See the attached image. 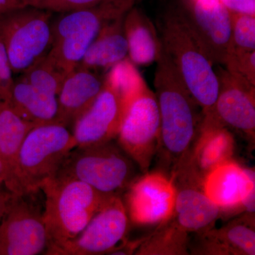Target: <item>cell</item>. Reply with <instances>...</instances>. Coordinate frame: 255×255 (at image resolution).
<instances>
[{"instance_id":"f1b7e54d","label":"cell","mask_w":255,"mask_h":255,"mask_svg":"<svg viewBox=\"0 0 255 255\" xmlns=\"http://www.w3.org/2000/svg\"><path fill=\"white\" fill-rule=\"evenodd\" d=\"M107 0H21V3L22 6H32L61 14L93 7Z\"/></svg>"},{"instance_id":"603a6c76","label":"cell","mask_w":255,"mask_h":255,"mask_svg":"<svg viewBox=\"0 0 255 255\" xmlns=\"http://www.w3.org/2000/svg\"><path fill=\"white\" fill-rule=\"evenodd\" d=\"M35 127L25 120L7 102L0 104V159L9 173L10 191L17 194L16 174L18 152L25 137Z\"/></svg>"},{"instance_id":"836d02e7","label":"cell","mask_w":255,"mask_h":255,"mask_svg":"<svg viewBox=\"0 0 255 255\" xmlns=\"http://www.w3.org/2000/svg\"><path fill=\"white\" fill-rule=\"evenodd\" d=\"M0 186H3L10 191L11 181L6 167L0 159Z\"/></svg>"},{"instance_id":"277c9868","label":"cell","mask_w":255,"mask_h":255,"mask_svg":"<svg viewBox=\"0 0 255 255\" xmlns=\"http://www.w3.org/2000/svg\"><path fill=\"white\" fill-rule=\"evenodd\" d=\"M132 1L107 0L93 7L61 13L52 21L53 42L47 55L68 75L81 63L102 26L125 15Z\"/></svg>"},{"instance_id":"4dcf8cb0","label":"cell","mask_w":255,"mask_h":255,"mask_svg":"<svg viewBox=\"0 0 255 255\" xmlns=\"http://www.w3.org/2000/svg\"><path fill=\"white\" fill-rule=\"evenodd\" d=\"M231 13L255 15V0H221Z\"/></svg>"},{"instance_id":"44dd1931","label":"cell","mask_w":255,"mask_h":255,"mask_svg":"<svg viewBox=\"0 0 255 255\" xmlns=\"http://www.w3.org/2000/svg\"><path fill=\"white\" fill-rule=\"evenodd\" d=\"M7 102L23 119L35 126L59 123L57 96L42 91L22 79L14 82Z\"/></svg>"},{"instance_id":"30bf717a","label":"cell","mask_w":255,"mask_h":255,"mask_svg":"<svg viewBox=\"0 0 255 255\" xmlns=\"http://www.w3.org/2000/svg\"><path fill=\"white\" fill-rule=\"evenodd\" d=\"M129 220L120 196L110 197L76 238L52 253L53 255H110L128 230Z\"/></svg>"},{"instance_id":"e0dca14e","label":"cell","mask_w":255,"mask_h":255,"mask_svg":"<svg viewBox=\"0 0 255 255\" xmlns=\"http://www.w3.org/2000/svg\"><path fill=\"white\" fill-rule=\"evenodd\" d=\"M196 243L189 247L192 255H255V214H246L219 229L197 233Z\"/></svg>"},{"instance_id":"ac0fdd59","label":"cell","mask_w":255,"mask_h":255,"mask_svg":"<svg viewBox=\"0 0 255 255\" xmlns=\"http://www.w3.org/2000/svg\"><path fill=\"white\" fill-rule=\"evenodd\" d=\"M235 150L236 141L229 129L202 118L194 145L182 162L189 164L204 180L211 171L233 159Z\"/></svg>"},{"instance_id":"d4e9b609","label":"cell","mask_w":255,"mask_h":255,"mask_svg":"<svg viewBox=\"0 0 255 255\" xmlns=\"http://www.w3.org/2000/svg\"><path fill=\"white\" fill-rule=\"evenodd\" d=\"M105 81L120 94L128 106L147 87L135 65L128 58L110 68Z\"/></svg>"},{"instance_id":"ba28073f","label":"cell","mask_w":255,"mask_h":255,"mask_svg":"<svg viewBox=\"0 0 255 255\" xmlns=\"http://www.w3.org/2000/svg\"><path fill=\"white\" fill-rule=\"evenodd\" d=\"M160 119L155 94L148 86L128 106L117 143L142 173L149 172L158 147Z\"/></svg>"},{"instance_id":"8fae6325","label":"cell","mask_w":255,"mask_h":255,"mask_svg":"<svg viewBox=\"0 0 255 255\" xmlns=\"http://www.w3.org/2000/svg\"><path fill=\"white\" fill-rule=\"evenodd\" d=\"M219 94L212 110L203 119L240 132L255 144V86L226 68L216 70Z\"/></svg>"},{"instance_id":"5bb4252c","label":"cell","mask_w":255,"mask_h":255,"mask_svg":"<svg viewBox=\"0 0 255 255\" xmlns=\"http://www.w3.org/2000/svg\"><path fill=\"white\" fill-rule=\"evenodd\" d=\"M127 189L125 206L134 224L158 226L173 216V183L161 171L143 174L134 179Z\"/></svg>"},{"instance_id":"2e32d148","label":"cell","mask_w":255,"mask_h":255,"mask_svg":"<svg viewBox=\"0 0 255 255\" xmlns=\"http://www.w3.org/2000/svg\"><path fill=\"white\" fill-rule=\"evenodd\" d=\"M255 172L233 159L221 164L206 176V195L221 211V216L244 212L243 202L255 191Z\"/></svg>"},{"instance_id":"d590c367","label":"cell","mask_w":255,"mask_h":255,"mask_svg":"<svg viewBox=\"0 0 255 255\" xmlns=\"http://www.w3.org/2000/svg\"></svg>"},{"instance_id":"f546056e","label":"cell","mask_w":255,"mask_h":255,"mask_svg":"<svg viewBox=\"0 0 255 255\" xmlns=\"http://www.w3.org/2000/svg\"><path fill=\"white\" fill-rule=\"evenodd\" d=\"M12 68L6 48L0 38V100L8 102L14 85Z\"/></svg>"},{"instance_id":"1f68e13d","label":"cell","mask_w":255,"mask_h":255,"mask_svg":"<svg viewBox=\"0 0 255 255\" xmlns=\"http://www.w3.org/2000/svg\"><path fill=\"white\" fill-rule=\"evenodd\" d=\"M11 196L12 193L11 191L3 186H0V222L7 210Z\"/></svg>"},{"instance_id":"5b68a950","label":"cell","mask_w":255,"mask_h":255,"mask_svg":"<svg viewBox=\"0 0 255 255\" xmlns=\"http://www.w3.org/2000/svg\"><path fill=\"white\" fill-rule=\"evenodd\" d=\"M76 147L68 127L59 123L35 126L23 140L16 163V194H36L53 179Z\"/></svg>"},{"instance_id":"7c38bea8","label":"cell","mask_w":255,"mask_h":255,"mask_svg":"<svg viewBox=\"0 0 255 255\" xmlns=\"http://www.w3.org/2000/svg\"><path fill=\"white\" fill-rule=\"evenodd\" d=\"M171 179L175 191L172 218L186 232L201 233L214 228L221 209L206 195L204 179L189 164L182 162Z\"/></svg>"},{"instance_id":"d6986e66","label":"cell","mask_w":255,"mask_h":255,"mask_svg":"<svg viewBox=\"0 0 255 255\" xmlns=\"http://www.w3.org/2000/svg\"><path fill=\"white\" fill-rule=\"evenodd\" d=\"M105 87V78L78 66L65 77L59 93L58 122L69 127L95 102Z\"/></svg>"},{"instance_id":"4fadbf2b","label":"cell","mask_w":255,"mask_h":255,"mask_svg":"<svg viewBox=\"0 0 255 255\" xmlns=\"http://www.w3.org/2000/svg\"><path fill=\"white\" fill-rule=\"evenodd\" d=\"M179 10L211 63L224 66L233 48L227 8L221 0H185Z\"/></svg>"},{"instance_id":"6da1fadb","label":"cell","mask_w":255,"mask_h":255,"mask_svg":"<svg viewBox=\"0 0 255 255\" xmlns=\"http://www.w3.org/2000/svg\"><path fill=\"white\" fill-rule=\"evenodd\" d=\"M156 62L154 85L160 119L156 155L159 171L170 177L192 148L203 114L162 46Z\"/></svg>"},{"instance_id":"8992f818","label":"cell","mask_w":255,"mask_h":255,"mask_svg":"<svg viewBox=\"0 0 255 255\" xmlns=\"http://www.w3.org/2000/svg\"><path fill=\"white\" fill-rule=\"evenodd\" d=\"M135 162L114 140L75 147L55 177L80 181L107 196H120L135 179Z\"/></svg>"},{"instance_id":"d6a6232c","label":"cell","mask_w":255,"mask_h":255,"mask_svg":"<svg viewBox=\"0 0 255 255\" xmlns=\"http://www.w3.org/2000/svg\"><path fill=\"white\" fill-rule=\"evenodd\" d=\"M21 6V0H0V16Z\"/></svg>"},{"instance_id":"cb8c5ba5","label":"cell","mask_w":255,"mask_h":255,"mask_svg":"<svg viewBox=\"0 0 255 255\" xmlns=\"http://www.w3.org/2000/svg\"><path fill=\"white\" fill-rule=\"evenodd\" d=\"M188 234L172 217L158 225L156 231L150 236L144 238L134 255H189L190 242Z\"/></svg>"},{"instance_id":"52a82bcc","label":"cell","mask_w":255,"mask_h":255,"mask_svg":"<svg viewBox=\"0 0 255 255\" xmlns=\"http://www.w3.org/2000/svg\"><path fill=\"white\" fill-rule=\"evenodd\" d=\"M51 12L21 6L0 16V38L13 73L22 74L49 52L53 42Z\"/></svg>"},{"instance_id":"ffe728a7","label":"cell","mask_w":255,"mask_h":255,"mask_svg":"<svg viewBox=\"0 0 255 255\" xmlns=\"http://www.w3.org/2000/svg\"><path fill=\"white\" fill-rule=\"evenodd\" d=\"M124 16L106 23L87 49L78 66L95 70L112 68L128 55Z\"/></svg>"},{"instance_id":"9c48e42d","label":"cell","mask_w":255,"mask_h":255,"mask_svg":"<svg viewBox=\"0 0 255 255\" xmlns=\"http://www.w3.org/2000/svg\"><path fill=\"white\" fill-rule=\"evenodd\" d=\"M31 194H13L0 222V255H37L48 249L49 239L42 212Z\"/></svg>"},{"instance_id":"484cf974","label":"cell","mask_w":255,"mask_h":255,"mask_svg":"<svg viewBox=\"0 0 255 255\" xmlns=\"http://www.w3.org/2000/svg\"><path fill=\"white\" fill-rule=\"evenodd\" d=\"M21 75L20 78L24 81L42 91L55 96H58L67 76L47 54Z\"/></svg>"},{"instance_id":"3957f363","label":"cell","mask_w":255,"mask_h":255,"mask_svg":"<svg viewBox=\"0 0 255 255\" xmlns=\"http://www.w3.org/2000/svg\"><path fill=\"white\" fill-rule=\"evenodd\" d=\"M41 190L46 196L43 219L49 239L47 255L76 238L112 197L85 183L64 178H53Z\"/></svg>"},{"instance_id":"9a60e30c","label":"cell","mask_w":255,"mask_h":255,"mask_svg":"<svg viewBox=\"0 0 255 255\" xmlns=\"http://www.w3.org/2000/svg\"><path fill=\"white\" fill-rule=\"evenodd\" d=\"M128 105L117 90L105 81L95 102L73 124L76 147H87L117 138Z\"/></svg>"},{"instance_id":"83f0119b","label":"cell","mask_w":255,"mask_h":255,"mask_svg":"<svg viewBox=\"0 0 255 255\" xmlns=\"http://www.w3.org/2000/svg\"><path fill=\"white\" fill-rule=\"evenodd\" d=\"M224 66L230 73L255 86V50L244 51L232 48Z\"/></svg>"},{"instance_id":"7402d4cb","label":"cell","mask_w":255,"mask_h":255,"mask_svg":"<svg viewBox=\"0 0 255 255\" xmlns=\"http://www.w3.org/2000/svg\"><path fill=\"white\" fill-rule=\"evenodd\" d=\"M124 16V31L129 59L134 65H147L156 62L161 50L158 32L145 14L134 9Z\"/></svg>"},{"instance_id":"7a4b0ae2","label":"cell","mask_w":255,"mask_h":255,"mask_svg":"<svg viewBox=\"0 0 255 255\" xmlns=\"http://www.w3.org/2000/svg\"><path fill=\"white\" fill-rule=\"evenodd\" d=\"M161 46L202 114L212 110L219 83L205 50L188 26L179 9H169L157 23Z\"/></svg>"},{"instance_id":"4316f807","label":"cell","mask_w":255,"mask_h":255,"mask_svg":"<svg viewBox=\"0 0 255 255\" xmlns=\"http://www.w3.org/2000/svg\"><path fill=\"white\" fill-rule=\"evenodd\" d=\"M230 13L233 48L244 51H254L255 15Z\"/></svg>"},{"instance_id":"e575fe53","label":"cell","mask_w":255,"mask_h":255,"mask_svg":"<svg viewBox=\"0 0 255 255\" xmlns=\"http://www.w3.org/2000/svg\"><path fill=\"white\" fill-rule=\"evenodd\" d=\"M1 102H2V101L0 100V104H1Z\"/></svg>"}]
</instances>
